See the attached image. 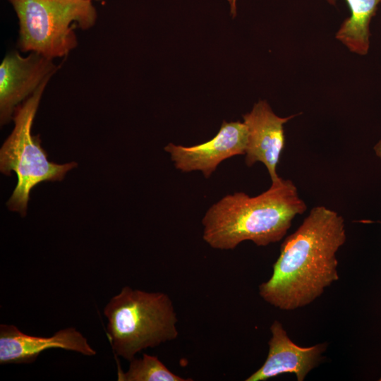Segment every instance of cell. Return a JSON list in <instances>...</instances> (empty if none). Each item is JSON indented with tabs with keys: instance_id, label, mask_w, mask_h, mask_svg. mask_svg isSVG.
I'll return each mask as SVG.
<instances>
[{
	"instance_id": "cell-1",
	"label": "cell",
	"mask_w": 381,
	"mask_h": 381,
	"mask_svg": "<svg viewBox=\"0 0 381 381\" xmlns=\"http://www.w3.org/2000/svg\"><path fill=\"white\" fill-rule=\"evenodd\" d=\"M346 238L344 218L325 206L313 207L281 245L271 277L259 294L283 310L306 306L339 279L337 252Z\"/></svg>"
},
{
	"instance_id": "cell-2",
	"label": "cell",
	"mask_w": 381,
	"mask_h": 381,
	"mask_svg": "<svg viewBox=\"0 0 381 381\" xmlns=\"http://www.w3.org/2000/svg\"><path fill=\"white\" fill-rule=\"evenodd\" d=\"M306 209L294 183L279 178L256 196L236 192L213 204L202 220V238L219 250L234 249L245 241L266 246L281 241Z\"/></svg>"
},
{
	"instance_id": "cell-3",
	"label": "cell",
	"mask_w": 381,
	"mask_h": 381,
	"mask_svg": "<svg viewBox=\"0 0 381 381\" xmlns=\"http://www.w3.org/2000/svg\"><path fill=\"white\" fill-rule=\"evenodd\" d=\"M107 332L114 353L130 361L142 350L177 338L176 313L170 297L128 286L104 308Z\"/></svg>"
},
{
	"instance_id": "cell-4",
	"label": "cell",
	"mask_w": 381,
	"mask_h": 381,
	"mask_svg": "<svg viewBox=\"0 0 381 381\" xmlns=\"http://www.w3.org/2000/svg\"><path fill=\"white\" fill-rule=\"evenodd\" d=\"M8 1L18 19V48L53 60L77 47L75 29L88 30L97 18L90 0Z\"/></svg>"
},
{
	"instance_id": "cell-5",
	"label": "cell",
	"mask_w": 381,
	"mask_h": 381,
	"mask_svg": "<svg viewBox=\"0 0 381 381\" xmlns=\"http://www.w3.org/2000/svg\"><path fill=\"white\" fill-rule=\"evenodd\" d=\"M51 78L16 109L14 128L0 150V170L17 176L16 186L7 202L10 210L26 215L32 189L44 181H61L66 173L77 166L75 162L59 164L49 162L41 147L38 135H32V127L44 91Z\"/></svg>"
},
{
	"instance_id": "cell-6",
	"label": "cell",
	"mask_w": 381,
	"mask_h": 381,
	"mask_svg": "<svg viewBox=\"0 0 381 381\" xmlns=\"http://www.w3.org/2000/svg\"><path fill=\"white\" fill-rule=\"evenodd\" d=\"M59 68L53 59L36 52L23 56L8 53L0 64V123H9L20 104Z\"/></svg>"
},
{
	"instance_id": "cell-7",
	"label": "cell",
	"mask_w": 381,
	"mask_h": 381,
	"mask_svg": "<svg viewBox=\"0 0 381 381\" xmlns=\"http://www.w3.org/2000/svg\"><path fill=\"white\" fill-rule=\"evenodd\" d=\"M247 140L243 122L224 121L214 138L193 146L169 143L164 150L169 153L175 167L183 172L200 171L207 179L224 160L245 155Z\"/></svg>"
},
{
	"instance_id": "cell-8",
	"label": "cell",
	"mask_w": 381,
	"mask_h": 381,
	"mask_svg": "<svg viewBox=\"0 0 381 381\" xmlns=\"http://www.w3.org/2000/svg\"><path fill=\"white\" fill-rule=\"evenodd\" d=\"M295 116H277L266 100H259L243 116L247 131L246 164L251 167L256 162L262 163L272 182L280 178L277 167L285 144L284 125Z\"/></svg>"
},
{
	"instance_id": "cell-9",
	"label": "cell",
	"mask_w": 381,
	"mask_h": 381,
	"mask_svg": "<svg viewBox=\"0 0 381 381\" xmlns=\"http://www.w3.org/2000/svg\"><path fill=\"white\" fill-rule=\"evenodd\" d=\"M50 349H62L93 356L96 351L75 327L61 329L50 337L27 334L13 325H0V364H29Z\"/></svg>"
},
{
	"instance_id": "cell-10",
	"label": "cell",
	"mask_w": 381,
	"mask_h": 381,
	"mask_svg": "<svg viewBox=\"0 0 381 381\" xmlns=\"http://www.w3.org/2000/svg\"><path fill=\"white\" fill-rule=\"evenodd\" d=\"M270 331L272 337L268 342L267 358L263 365L246 380L265 381L285 373H294L298 381L304 380L308 373L321 361L326 344L299 346L290 339L278 320L272 322Z\"/></svg>"
},
{
	"instance_id": "cell-11",
	"label": "cell",
	"mask_w": 381,
	"mask_h": 381,
	"mask_svg": "<svg viewBox=\"0 0 381 381\" xmlns=\"http://www.w3.org/2000/svg\"><path fill=\"white\" fill-rule=\"evenodd\" d=\"M335 5L337 0H327ZM350 10V16L341 23L336 38L351 52L368 54L370 49V24L376 15L381 0H345Z\"/></svg>"
},
{
	"instance_id": "cell-12",
	"label": "cell",
	"mask_w": 381,
	"mask_h": 381,
	"mask_svg": "<svg viewBox=\"0 0 381 381\" xmlns=\"http://www.w3.org/2000/svg\"><path fill=\"white\" fill-rule=\"evenodd\" d=\"M127 371L117 370L119 381H191L171 372L157 356L144 353L140 358L131 360Z\"/></svg>"
},
{
	"instance_id": "cell-13",
	"label": "cell",
	"mask_w": 381,
	"mask_h": 381,
	"mask_svg": "<svg viewBox=\"0 0 381 381\" xmlns=\"http://www.w3.org/2000/svg\"><path fill=\"white\" fill-rule=\"evenodd\" d=\"M230 5V13L233 18L236 16V0H227Z\"/></svg>"
},
{
	"instance_id": "cell-14",
	"label": "cell",
	"mask_w": 381,
	"mask_h": 381,
	"mask_svg": "<svg viewBox=\"0 0 381 381\" xmlns=\"http://www.w3.org/2000/svg\"><path fill=\"white\" fill-rule=\"evenodd\" d=\"M90 1H92V0H90Z\"/></svg>"
},
{
	"instance_id": "cell-15",
	"label": "cell",
	"mask_w": 381,
	"mask_h": 381,
	"mask_svg": "<svg viewBox=\"0 0 381 381\" xmlns=\"http://www.w3.org/2000/svg\"><path fill=\"white\" fill-rule=\"evenodd\" d=\"M380 223H381V222H380Z\"/></svg>"
}]
</instances>
